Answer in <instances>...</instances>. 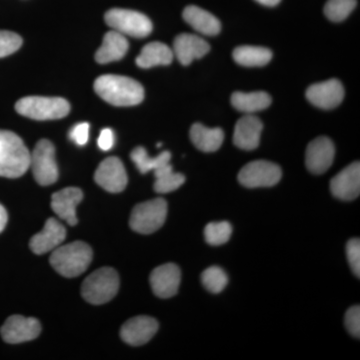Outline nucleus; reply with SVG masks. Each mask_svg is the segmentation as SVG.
Segmentation results:
<instances>
[{
	"instance_id": "32",
	"label": "nucleus",
	"mask_w": 360,
	"mask_h": 360,
	"mask_svg": "<svg viewBox=\"0 0 360 360\" xmlns=\"http://www.w3.org/2000/svg\"><path fill=\"white\" fill-rule=\"evenodd\" d=\"M21 45L22 39L18 33L0 30V58H6L18 51Z\"/></svg>"
},
{
	"instance_id": "39",
	"label": "nucleus",
	"mask_w": 360,
	"mask_h": 360,
	"mask_svg": "<svg viewBox=\"0 0 360 360\" xmlns=\"http://www.w3.org/2000/svg\"><path fill=\"white\" fill-rule=\"evenodd\" d=\"M161 146H162V143H158V148H160Z\"/></svg>"
},
{
	"instance_id": "16",
	"label": "nucleus",
	"mask_w": 360,
	"mask_h": 360,
	"mask_svg": "<svg viewBox=\"0 0 360 360\" xmlns=\"http://www.w3.org/2000/svg\"><path fill=\"white\" fill-rule=\"evenodd\" d=\"M330 191L336 198L350 201L360 193V165L359 161L348 165L330 181Z\"/></svg>"
},
{
	"instance_id": "26",
	"label": "nucleus",
	"mask_w": 360,
	"mask_h": 360,
	"mask_svg": "<svg viewBox=\"0 0 360 360\" xmlns=\"http://www.w3.org/2000/svg\"><path fill=\"white\" fill-rule=\"evenodd\" d=\"M272 52L270 49L252 45H243L236 47L233 51V59L239 65L253 68L264 66L271 60Z\"/></svg>"
},
{
	"instance_id": "24",
	"label": "nucleus",
	"mask_w": 360,
	"mask_h": 360,
	"mask_svg": "<svg viewBox=\"0 0 360 360\" xmlns=\"http://www.w3.org/2000/svg\"><path fill=\"white\" fill-rule=\"evenodd\" d=\"M191 139L196 148L203 153L219 150L224 141V134L220 129H208L201 123H194L191 129Z\"/></svg>"
},
{
	"instance_id": "25",
	"label": "nucleus",
	"mask_w": 360,
	"mask_h": 360,
	"mask_svg": "<svg viewBox=\"0 0 360 360\" xmlns=\"http://www.w3.org/2000/svg\"><path fill=\"white\" fill-rule=\"evenodd\" d=\"M231 104L236 110L251 115L257 111L266 110L271 104V97L264 91H236L232 94Z\"/></svg>"
},
{
	"instance_id": "20",
	"label": "nucleus",
	"mask_w": 360,
	"mask_h": 360,
	"mask_svg": "<svg viewBox=\"0 0 360 360\" xmlns=\"http://www.w3.org/2000/svg\"><path fill=\"white\" fill-rule=\"evenodd\" d=\"M262 120L257 116L246 115L236 122L233 134V143L238 148L253 150L259 146L262 135Z\"/></svg>"
},
{
	"instance_id": "31",
	"label": "nucleus",
	"mask_w": 360,
	"mask_h": 360,
	"mask_svg": "<svg viewBox=\"0 0 360 360\" xmlns=\"http://www.w3.org/2000/svg\"><path fill=\"white\" fill-rule=\"evenodd\" d=\"M232 226L229 222H210L206 225L205 236L206 243L210 245H222L231 239Z\"/></svg>"
},
{
	"instance_id": "34",
	"label": "nucleus",
	"mask_w": 360,
	"mask_h": 360,
	"mask_svg": "<svg viewBox=\"0 0 360 360\" xmlns=\"http://www.w3.org/2000/svg\"><path fill=\"white\" fill-rule=\"evenodd\" d=\"M345 326L348 333L354 338H360V307L359 305L352 307L347 310L345 319Z\"/></svg>"
},
{
	"instance_id": "5",
	"label": "nucleus",
	"mask_w": 360,
	"mask_h": 360,
	"mask_svg": "<svg viewBox=\"0 0 360 360\" xmlns=\"http://www.w3.org/2000/svg\"><path fill=\"white\" fill-rule=\"evenodd\" d=\"M20 115L35 120H60L70 113V105L61 97L26 96L15 104Z\"/></svg>"
},
{
	"instance_id": "33",
	"label": "nucleus",
	"mask_w": 360,
	"mask_h": 360,
	"mask_svg": "<svg viewBox=\"0 0 360 360\" xmlns=\"http://www.w3.org/2000/svg\"><path fill=\"white\" fill-rule=\"evenodd\" d=\"M347 255L350 267L357 278L360 276V240L359 238L350 239L347 245Z\"/></svg>"
},
{
	"instance_id": "30",
	"label": "nucleus",
	"mask_w": 360,
	"mask_h": 360,
	"mask_svg": "<svg viewBox=\"0 0 360 360\" xmlns=\"http://www.w3.org/2000/svg\"><path fill=\"white\" fill-rule=\"evenodd\" d=\"M201 281L210 292L219 293L226 288L229 276L220 267L210 266L201 274Z\"/></svg>"
},
{
	"instance_id": "8",
	"label": "nucleus",
	"mask_w": 360,
	"mask_h": 360,
	"mask_svg": "<svg viewBox=\"0 0 360 360\" xmlns=\"http://www.w3.org/2000/svg\"><path fill=\"white\" fill-rule=\"evenodd\" d=\"M33 176L42 186H51L58 179V167L56 160V148L51 141L41 139L30 153V165Z\"/></svg>"
},
{
	"instance_id": "9",
	"label": "nucleus",
	"mask_w": 360,
	"mask_h": 360,
	"mask_svg": "<svg viewBox=\"0 0 360 360\" xmlns=\"http://www.w3.org/2000/svg\"><path fill=\"white\" fill-rule=\"evenodd\" d=\"M281 168L266 160H255L248 163L238 174V181L248 188L271 187L281 181Z\"/></svg>"
},
{
	"instance_id": "17",
	"label": "nucleus",
	"mask_w": 360,
	"mask_h": 360,
	"mask_svg": "<svg viewBox=\"0 0 360 360\" xmlns=\"http://www.w3.org/2000/svg\"><path fill=\"white\" fill-rule=\"evenodd\" d=\"M84 200V193L78 187H66L52 194L51 208L58 217L70 226L77 224V205Z\"/></svg>"
},
{
	"instance_id": "2",
	"label": "nucleus",
	"mask_w": 360,
	"mask_h": 360,
	"mask_svg": "<svg viewBox=\"0 0 360 360\" xmlns=\"http://www.w3.org/2000/svg\"><path fill=\"white\" fill-rule=\"evenodd\" d=\"M30 153L18 135L0 129V176L18 179L27 172Z\"/></svg>"
},
{
	"instance_id": "27",
	"label": "nucleus",
	"mask_w": 360,
	"mask_h": 360,
	"mask_svg": "<svg viewBox=\"0 0 360 360\" xmlns=\"http://www.w3.org/2000/svg\"><path fill=\"white\" fill-rule=\"evenodd\" d=\"M134 165H136L137 169L141 172L142 174H148V172L163 167V165L170 163L172 160V153L169 151H163L160 155L155 156V158H150L148 151L142 146L134 148L130 155Z\"/></svg>"
},
{
	"instance_id": "18",
	"label": "nucleus",
	"mask_w": 360,
	"mask_h": 360,
	"mask_svg": "<svg viewBox=\"0 0 360 360\" xmlns=\"http://www.w3.org/2000/svg\"><path fill=\"white\" fill-rule=\"evenodd\" d=\"M66 238L65 225L58 219H49L45 222L44 229L33 236L30 239V250L35 255H44L58 248Z\"/></svg>"
},
{
	"instance_id": "21",
	"label": "nucleus",
	"mask_w": 360,
	"mask_h": 360,
	"mask_svg": "<svg viewBox=\"0 0 360 360\" xmlns=\"http://www.w3.org/2000/svg\"><path fill=\"white\" fill-rule=\"evenodd\" d=\"M129 47V41L124 35L112 30L104 35L103 44L96 51V60L101 65L120 60L124 58Z\"/></svg>"
},
{
	"instance_id": "29",
	"label": "nucleus",
	"mask_w": 360,
	"mask_h": 360,
	"mask_svg": "<svg viewBox=\"0 0 360 360\" xmlns=\"http://www.w3.org/2000/svg\"><path fill=\"white\" fill-rule=\"evenodd\" d=\"M357 6V0H328L324 6V14L329 20L340 22L348 18Z\"/></svg>"
},
{
	"instance_id": "3",
	"label": "nucleus",
	"mask_w": 360,
	"mask_h": 360,
	"mask_svg": "<svg viewBox=\"0 0 360 360\" xmlns=\"http://www.w3.org/2000/svg\"><path fill=\"white\" fill-rule=\"evenodd\" d=\"M92 260V250L84 241H75L59 245L52 251L49 262L59 274L65 277H77L89 269Z\"/></svg>"
},
{
	"instance_id": "10",
	"label": "nucleus",
	"mask_w": 360,
	"mask_h": 360,
	"mask_svg": "<svg viewBox=\"0 0 360 360\" xmlns=\"http://www.w3.org/2000/svg\"><path fill=\"white\" fill-rule=\"evenodd\" d=\"M41 324L37 319L11 315L4 322L0 333L7 343L18 345L35 340L40 335Z\"/></svg>"
},
{
	"instance_id": "15",
	"label": "nucleus",
	"mask_w": 360,
	"mask_h": 360,
	"mask_svg": "<svg viewBox=\"0 0 360 360\" xmlns=\"http://www.w3.org/2000/svg\"><path fill=\"white\" fill-rule=\"evenodd\" d=\"M150 285L153 293L160 298H170L179 291L181 272L174 264H167L156 267L151 272Z\"/></svg>"
},
{
	"instance_id": "1",
	"label": "nucleus",
	"mask_w": 360,
	"mask_h": 360,
	"mask_svg": "<svg viewBox=\"0 0 360 360\" xmlns=\"http://www.w3.org/2000/svg\"><path fill=\"white\" fill-rule=\"evenodd\" d=\"M94 90L103 101L115 106L136 105L144 98L142 85L122 75H101L94 82Z\"/></svg>"
},
{
	"instance_id": "37",
	"label": "nucleus",
	"mask_w": 360,
	"mask_h": 360,
	"mask_svg": "<svg viewBox=\"0 0 360 360\" xmlns=\"http://www.w3.org/2000/svg\"><path fill=\"white\" fill-rule=\"evenodd\" d=\"M7 220H8V215H7L6 210L2 205H0V233L6 229Z\"/></svg>"
},
{
	"instance_id": "22",
	"label": "nucleus",
	"mask_w": 360,
	"mask_h": 360,
	"mask_svg": "<svg viewBox=\"0 0 360 360\" xmlns=\"http://www.w3.org/2000/svg\"><path fill=\"white\" fill-rule=\"evenodd\" d=\"M184 20L188 23L191 27L201 34L212 35L219 34L221 30L220 21L213 14L208 13L205 9L195 6H189L182 13Z\"/></svg>"
},
{
	"instance_id": "12",
	"label": "nucleus",
	"mask_w": 360,
	"mask_h": 360,
	"mask_svg": "<svg viewBox=\"0 0 360 360\" xmlns=\"http://www.w3.org/2000/svg\"><path fill=\"white\" fill-rule=\"evenodd\" d=\"M335 153V146L328 137H317L307 146L305 153L307 169L314 174H324L333 165Z\"/></svg>"
},
{
	"instance_id": "14",
	"label": "nucleus",
	"mask_w": 360,
	"mask_h": 360,
	"mask_svg": "<svg viewBox=\"0 0 360 360\" xmlns=\"http://www.w3.org/2000/svg\"><path fill=\"white\" fill-rule=\"evenodd\" d=\"M158 330V322L146 315L132 317L123 324L120 338L127 345L141 347L148 343Z\"/></svg>"
},
{
	"instance_id": "6",
	"label": "nucleus",
	"mask_w": 360,
	"mask_h": 360,
	"mask_svg": "<svg viewBox=\"0 0 360 360\" xmlns=\"http://www.w3.org/2000/svg\"><path fill=\"white\" fill-rule=\"evenodd\" d=\"M167 215V201L163 198H155L134 206L130 215L129 225L135 232L151 234L165 224Z\"/></svg>"
},
{
	"instance_id": "35",
	"label": "nucleus",
	"mask_w": 360,
	"mask_h": 360,
	"mask_svg": "<svg viewBox=\"0 0 360 360\" xmlns=\"http://www.w3.org/2000/svg\"><path fill=\"white\" fill-rule=\"evenodd\" d=\"M89 124L87 122L78 123L71 129L70 137L77 146H84L89 141Z\"/></svg>"
},
{
	"instance_id": "13",
	"label": "nucleus",
	"mask_w": 360,
	"mask_h": 360,
	"mask_svg": "<svg viewBox=\"0 0 360 360\" xmlns=\"http://www.w3.org/2000/svg\"><path fill=\"white\" fill-rule=\"evenodd\" d=\"M307 98L310 103L322 110H333L345 98V87L338 79H329L312 84L307 90Z\"/></svg>"
},
{
	"instance_id": "28",
	"label": "nucleus",
	"mask_w": 360,
	"mask_h": 360,
	"mask_svg": "<svg viewBox=\"0 0 360 360\" xmlns=\"http://www.w3.org/2000/svg\"><path fill=\"white\" fill-rule=\"evenodd\" d=\"M155 191L158 193H172L186 182V176L174 172L170 163L155 169Z\"/></svg>"
},
{
	"instance_id": "19",
	"label": "nucleus",
	"mask_w": 360,
	"mask_h": 360,
	"mask_svg": "<svg viewBox=\"0 0 360 360\" xmlns=\"http://www.w3.org/2000/svg\"><path fill=\"white\" fill-rule=\"evenodd\" d=\"M210 51L205 39L191 33H181L174 39V54L182 65H189L194 60L203 58Z\"/></svg>"
},
{
	"instance_id": "38",
	"label": "nucleus",
	"mask_w": 360,
	"mask_h": 360,
	"mask_svg": "<svg viewBox=\"0 0 360 360\" xmlns=\"http://www.w3.org/2000/svg\"><path fill=\"white\" fill-rule=\"evenodd\" d=\"M257 1L265 6H276L281 0H257Z\"/></svg>"
},
{
	"instance_id": "7",
	"label": "nucleus",
	"mask_w": 360,
	"mask_h": 360,
	"mask_svg": "<svg viewBox=\"0 0 360 360\" xmlns=\"http://www.w3.org/2000/svg\"><path fill=\"white\" fill-rule=\"evenodd\" d=\"M105 22L115 32L136 39L148 37L153 27L148 16L129 9H110L105 14Z\"/></svg>"
},
{
	"instance_id": "36",
	"label": "nucleus",
	"mask_w": 360,
	"mask_h": 360,
	"mask_svg": "<svg viewBox=\"0 0 360 360\" xmlns=\"http://www.w3.org/2000/svg\"><path fill=\"white\" fill-rule=\"evenodd\" d=\"M99 148L101 150L108 151L115 146V134L110 129H104L99 135L98 141H97Z\"/></svg>"
},
{
	"instance_id": "11",
	"label": "nucleus",
	"mask_w": 360,
	"mask_h": 360,
	"mask_svg": "<svg viewBox=\"0 0 360 360\" xmlns=\"http://www.w3.org/2000/svg\"><path fill=\"white\" fill-rule=\"evenodd\" d=\"M94 179L104 191L111 193H122L129 181L122 161L115 156L106 158L99 165Z\"/></svg>"
},
{
	"instance_id": "4",
	"label": "nucleus",
	"mask_w": 360,
	"mask_h": 360,
	"mask_svg": "<svg viewBox=\"0 0 360 360\" xmlns=\"http://www.w3.org/2000/svg\"><path fill=\"white\" fill-rule=\"evenodd\" d=\"M120 290V276L111 267L92 272L82 283V295L87 302L99 305L110 302Z\"/></svg>"
},
{
	"instance_id": "23",
	"label": "nucleus",
	"mask_w": 360,
	"mask_h": 360,
	"mask_svg": "<svg viewBox=\"0 0 360 360\" xmlns=\"http://www.w3.org/2000/svg\"><path fill=\"white\" fill-rule=\"evenodd\" d=\"M174 51L167 44L153 41L142 49L136 58V65L141 68H150L156 65H168L174 60Z\"/></svg>"
}]
</instances>
